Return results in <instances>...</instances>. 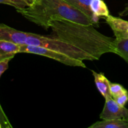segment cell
<instances>
[{"instance_id": "cell-1", "label": "cell", "mask_w": 128, "mask_h": 128, "mask_svg": "<svg viewBox=\"0 0 128 128\" xmlns=\"http://www.w3.org/2000/svg\"><path fill=\"white\" fill-rule=\"evenodd\" d=\"M50 28L52 37L78 48L92 57L100 60L106 53L114 52V39L102 34L93 25H86L69 20H51Z\"/></svg>"}, {"instance_id": "cell-2", "label": "cell", "mask_w": 128, "mask_h": 128, "mask_svg": "<svg viewBox=\"0 0 128 128\" xmlns=\"http://www.w3.org/2000/svg\"><path fill=\"white\" fill-rule=\"evenodd\" d=\"M16 11L26 20L46 30L50 28L51 20L62 19L97 26L88 16L65 0H38L31 6Z\"/></svg>"}, {"instance_id": "cell-3", "label": "cell", "mask_w": 128, "mask_h": 128, "mask_svg": "<svg viewBox=\"0 0 128 128\" xmlns=\"http://www.w3.org/2000/svg\"><path fill=\"white\" fill-rule=\"evenodd\" d=\"M24 44L46 48L62 52L71 57L82 61H94V58L78 48L51 35H41L28 32Z\"/></svg>"}, {"instance_id": "cell-4", "label": "cell", "mask_w": 128, "mask_h": 128, "mask_svg": "<svg viewBox=\"0 0 128 128\" xmlns=\"http://www.w3.org/2000/svg\"><path fill=\"white\" fill-rule=\"evenodd\" d=\"M20 53H30L43 56L52 59L67 66H78V67L82 68L86 67L85 64L84 63V61L77 60L62 52H58L46 48L22 44L21 45Z\"/></svg>"}, {"instance_id": "cell-5", "label": "cell", "mask_w": 128, "mask_h": 128, "mask_svg": "<svg viewBox=\"0 0 128 128\" xmlns=\"http://www.w3.org/2000/svg\"><path fill=\"white\" fill-rule=\"evenodd\" d=\"M101 120L124 119L128 120V109L121 106L112 98L105 100L103 110L100 114Z\"/></svg>"}, {"instance_id": "cell-6", "label": "cell", "mask_w": 128, "mask_h": 128, "mask_svg": "<svg viewBox=\"0 0 128 128\" xmlns=\"http://www.w3.org/2000/svg\"><path fill=\"white\" fill-rule=\"evenodd\" d=\"M106 22L112 30L116 40L128 38V21L120 18L108 15L105 17Z\"/></svg>"}, {"instance_id": "cell-7", "label": "cell", "mask_w": 128, "mask_h": 128, "mask_svg": "<svg viewBox=\"0 0 128 128\" xmlns=\"http://www.w3.org/2000/svg\"><path fill=\"white\" fill-rule=\"evenodd\" d=\"M27 32L19 31L3 23H0V40H6L20 45L24 43Z\"/></svg>"}, {"instance_id": "cell-8", "label": "cell", "mask_w": 128, "mask_h": 128, "mask_svg": "<svg viewBox=\"0 0 128 128\" xmlns=\"http://www.w3.org/2000/svg\"><path fill=\"white\" fill-rule=\"evenodd\" d=\"M21 45L6 40H0V61L9 58H13L20 53Z\"/></svg>"}, {"instance_id": "cell-9", "label": "cell", "mask_w": 128, "mask_h": 128, "mask_svg": "<svg viewBox=\"0 0 128 128\" xmlns=\"http://www.w3.org/2000/svg\"><path fill=\"white\" fill-rule=\"evenodd\" d=\"M94 82L99 92L104 98L105 100L112 98L110 91V81L102 73H98L92 71Z\"/></svg>"}, {"instance_id": "cell-10", "label": "cell", "mask_w": 128, "mask_h": 128, "mask_svg": "<svg viewBox=\"0 0 128 128\" xmlns=\"http://www.w3.org/2000/svg\"><path fill=\"white\" fill-rule=\"evenodd\" d=\"M65 1L88 16L98 27V20H96V18L94 16L93 13L91 11L90 8V4L92 0H65Z\"/></svg>"}, {"instance_id": "cell-11", "label": "cell", "mask_w": 128, "mask_h": 128, "mask_svg": "<svg viewBox=\"0 0 128 128\" xmlns=\"http://www.w3.org/2000/svg\"><path fill=\"white\" fill-rule=\"evenodd\" d=\"M89 128H128V120L124 119L102 120L92 124Z\"/></svg>"}, {"instance_id": "cell-12", "label": "cell", "mask_w": 128, "mask_h": 128, "mask_svg": "<svg viewBox=\"0 0 128 128\" xmlns=\"http://www.w3.org/2000/svg\"><path fill=\"white\" fill-rule=\"evenodd\" d=\"M90 8L94 16L98 20L100 16L106 17L110 15L108 8L102 0H92L90 4Z\"/></svg>"}, {"instance_id": "cell-13", "label": "cell", "mask_w": 128, "mask_h": 128, "mask_svg": "<svg viewBox=\"0 0 128 128\" xmlns=\"http://www.w3.org/2000/svg\"><path fill=\"white\" fill-rule=\"evenodd\" d=\"M114 54L122 58L128 64V38L114 39Z\"/></svg>"}, {"instance_id": "cell-14", "label": "cell", "mask_w": 128, "mask_h": 128, "mask_svg": "<svg viewBox=\"0 0 128 128\" xmlns=\"http://www.w3.org/2000/svg\"><path fill=\"white\" fill-rule=\"evenodd\" d=\"M110 91L112 98H115L123 94L128 92V91L122 85L118 83H111V82L110 84Z\"/></svg>"}, {"instance_id": "cell-15", "label": "cell", "mask_w": 128, "mask_h": 128, "mask_svg": "<svg viewBox=\"0 0 128 128\" xmlns=\"http://www.w3.org/2000/svg\"><path fill=\"white\" fill-rule=\"evenodd\" d=\"M0 4L10 5L16 10H21L29 6L24 0H0Z\"/></svg>"}, {"instance_id": "cell-16", "label": "cell", "mask_w": 128, "mask_h": 128, "mask_svg": "<svg viewBox=\"0 0 128 128\" xmlns=\"http://www.w3.org/2000/svg\"><path fill=\"white\" fill-rule=\"evenodd\" d=\"M0 122L2 125V128H11L12 125L10 123L7 116L5 114L1 104H0Z\"/></svg>"}, {"instance_id": "cell-17", "label": "cell", "mask_w": 128, "mask_h": 128, "mask_svg": "<svg viewBox=\"0 0 128 128\" xmlns=\"http://www.w3.org/2000/svg\"><path fill=\"white\" fill-rule=\"evenodd\" d=\"M115 101H116L118 104H120L121 106H125V105L127 104L128 102V92L123 94L121 96L116 97L115 98H113Z\"/></svg>"}, {"instance_id": "cell-18", "label": "cell", "mask_w": 128, "mask_h": 128, "mask_svg": "<svg viewBox=\"0 0 128 128\" xmlns=\"http://www.w3.org/2000/svg\"><path fill=\"white\" fill-rule=\"evenodd\" d=\"M12 60V58H9L6 59V60H3L2 61H0V78H1V75L6 70H8L9 66V62L11 60Z\"/></svg>"}, {"instance_id": "cell-19", "label": "cell", "mask_w": 128, "mask_h": 128, "mask_svg": "<svg viewBox=\"0 0 128 128\" xmlns=\"http://www.w3.org/2000/svg\"><path fill=\"white\" fill-rule=\"evenodd\" d=\"M128 14V4L127 5L126 8L121 11V12L120 13V15L121 16H127Z\"/></svg>"}, {"instance_id": "cell-20", "label": "cell", "mask_w": 128, "mask_h": 128, "mask_svg": "<svg viewBox=\"0 0 128 128\" xmlns=\"http://www.w3.org/2000/svg\"><path fill=\"white\" fill-rule=\"evenodd\" d=\"M24 1L25 2L28 4V6H31V5H32L33 3H34V2H36V1H38V0H24Z\"/></svg>"}, {"instance_id": "cell-21", "label": "cell", "mask_w": 128, "mask_h": 128, "mask_svg": "<svg viewBox=\"0 0 128 128\" xmlns=\"http://www.w3.org/2000/svg\"><path fill=\"white\" fill-rule=\"evenodd\" d=\"M0 128H2V125H1V122H0Z\"/></svg>"}]
</instances>
